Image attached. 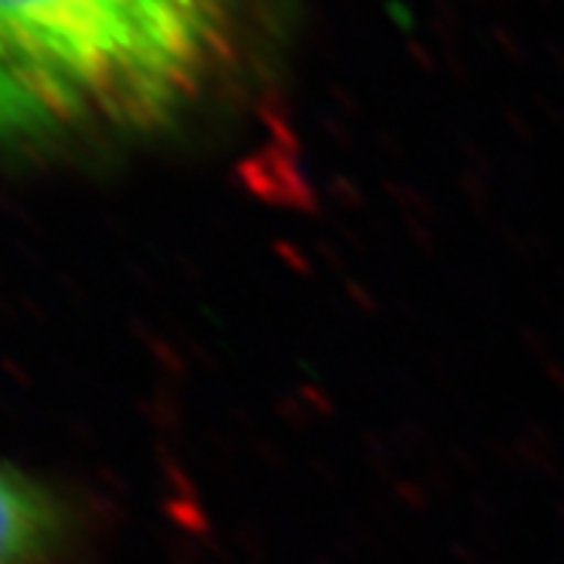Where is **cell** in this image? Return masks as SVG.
I'll return each instance as SVG.
<instances>
[{"mask_svg": "<svg viewBox=\"0 0 564 564\" xmlns=\"http://www.w3.org/2000/svg\"><path fill=\"white\" fill-rule=\"evenodd\" d=\"M279 0H0V138L147 129L195 104Z\"/></svg>", "mask_w": 564, "mask_h": 564, "instance_id": "1", "label": "cell"}, {"mask_svg": "<svg viewBox=\"0 0 564 564\" xmlns=\"http://www.w3.org/2000/svg\"><path fill=\"white\" fill-rule=\"evenodd\" d=\"M64 533V513L41 485L0 467V564H35Z\"/></svg>", "mask_w": 564, "mask_h": 564, "instance_id": "2", "label": "cell"}]
</instances>
